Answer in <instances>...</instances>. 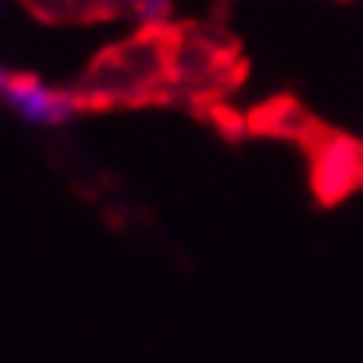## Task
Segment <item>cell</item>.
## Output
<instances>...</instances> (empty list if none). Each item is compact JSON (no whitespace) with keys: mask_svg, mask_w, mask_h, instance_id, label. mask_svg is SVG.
Masks as SVG:
<instances>
[{"mask_svg":"<svg viewBox=\"0 0 363 363\" xmlns=\"http://www.w3.org/2000/svg\"><path fill=\"white\" fill-rule=\"evenodd\" d=\"M0 103L36 127H64L83 107V99H75L72 91H60L24 72H0Z\"/></svg>","mask_w":363,"mask_h":363,"instance_id":"6da1fadb","label":"cell"}]
</instances>
